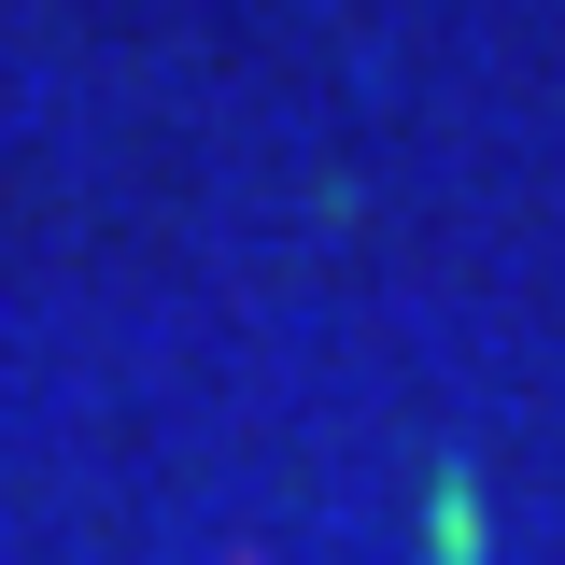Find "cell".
<instances>
[{"label": "cell", "mask_w": 565, "mask_h": 565, "mask_svg": "<svg viewBox=\"0 0 565 565\" xmlns=\"http://www.w3.org/2000/svg\"><path fill=\"white\" fill-rule=\"evenodd\" d=\"M438 565H481V523H467V481H438Z\"/></svg>", "instance_id": "cell-1"}]
</instances>
